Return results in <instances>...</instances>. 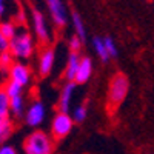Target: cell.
Listing matches in <instances>:
<instances>
[{
  "label": "cell",
  "mask_w": 154,
  "mask_h": 154,
  "mask_svg": "<svg viewBox=\"0 0 154 154\" xmlns=\"http://www.w3.org/2000/svg\"><path fill=\"white\" fill-rule=\"evenodd\" d=\"M9 80V77H8V69H3V68H0V88H3Z\"/></svg>",
  "instance_id": "26"
},
{
  "label": "cell",
  "mask_w": 154,
  "mask_h": 154,
  "mask_svg": "<svg viewBox=\"0 0 154 154\" xmlns=\"http://www.w3.org/2000/svg\"><path fill=\"white\" fill-rule=\"evenodd\" d=\"M56 63V49L54 46H42L37 56V72L40 77H48L53 72Z\"/></svg>",
  "instance_id": "9"
},
{
  "label": "cell",
  "mask_w": 154,
  "mask_h": 154,
  "mask_svg": "<svg viewBox=\"0 0 154 154\" xmlns=\"http://www.w3.org/2000/svg\"><path fill=\"white\" fill-rule=\"evenodd\" d=\"M71 22H72V28H74V34H77L82 40H86V28H85V23L80 17V14L77 11L71 12Z\"/></svg>",
  "instance_id": "15"
},
{
  "label": "cell",
  "mask_w": 154,
  "mask_h": 154,
  "mask_svg": "<svg viewBox=\"0 0 154 154\" xmlns=\"http://www.w3.org/2000/svg\"><path fill=\"white\" fill-rule=\"evenodd\" d=\"M71 117H72L74 123H83L88 117V105L86 103L77 105L74 109H71Z\"/></svg>",
  "instance_id": "19"
},
{
  "label": "cell",
  "mask_w": 154,
  "mask_h": 154,
  "mask_svg": "<svg viewBox=\"0 0 154 154\" xmlns=\"http://www.w3.org/2000/svg\"><path fill=\"white\" fill-rule=\"evenodd\" d=\"M128 93H130V80L125 72L117 71L114 72L109 77V82H108V89H106V105L108 109H114L117 108L119 105H122Z\"/></svg>",
  "instance_id": "3"
},
{
  "label": "cell",
  "mask_w": 154,
  "mask_h": 154,
  "mask_svg": "<svg viewBox=\"0 0 154 154\" xmlns=\"http://www.w3.org/2000/svg\"><path fill=\"white\" fill-rule=\"evenodd\" d=\"M17 29H19V25L16 22H12V20H2L0 22V31H2V34L8 38V40H11V38L16 35Z\"/></svg>",
  "instance_id": "18"
},
{
  "label": "cell",
  "mask_w": 154,
  "mask_h": 154,
  "mask_svg": "<svg viewBox=\"0 0 154 154\" xmlns=\"http://www.w3.org/2000/svg\"><path fill=\"white\" fill-rule=\"evenodd\" d=\"M72 126H74V120L71 117V114L68 112H56L53 120H51V136L54 137L56 142L59 140H63L66 136L71 134L72 131Z\"/></svg>",
  "instance_id": "6"
},
{
  "label": "cell",
  "mask_w": 154,
  "mask_h": 154,
  "mask_svg": "<svg viewBox=\"0 0 154 154\" xmlns=\"http://www.w3.org/2000/svg\"><path fill=\"white\" fill-rule=\"evenodd\" d=\"M93 71H94V65H93V59L89 56H82L80 59V65H79V69H77V74H75V79L74 82L77 85H85L91 80L93 77Z\"/></svg>",
  "instance_id": "11"
},
{
  "label": "cell",
  "mask_w": 154,
  "mask_h": 154,
  "mask_svg": "<svg viewBox=\"0 0 154 154\" xmlns=\"http://www.w3.org/2000/svg\"><path fill=\"white\" fill-rule=\"evenodd\" d=\"M0 68H2V62H0Z\"/></svg>",
  "instance_id": "28"
},
{
  "label": "cell",
  "mask_w": 154,
  "mask_h": 154,
  "mask_svg": "<svg viewBox=\"0 0 154 154\" xmlns=\"http://www.w3.org/2000/svg\"><path fill=\"white\" fill-rule=\"evenodd\" d=\"M12 131H14V123H12V119H6L0 123V145L6 143V140L12 136Z\"/></svg>",
  "instance_id": "17"
},
{
  "label": "cell",
  "mask_w": 154,
  "mask_h": 154,
  "mask_svg": "<svg viewBox=\"0 0 154 154\" xmlns=\"http://www.w3.org/2000/svg\"><path fill=\"white\" fill-rule=\"evenodd\" d=\"M35 37L28 31V28H25V25L19 26L16 35L9 40V53L16 60L26 62L35 54Z\"/></svg>",
  "instance_id": "1"
},
{
  "label": "cell",
  "mask_w": 154,
  "mask_h": 154,
  "mask_svg": "<svg viewBox=\"0 0 154 154\" xmlns=\"http://www.w3.org/2000/svg\"><path fill=\"white\" fill-rule=\"evenodd\" d=\"M8 77L11 82L20 85L22 88H28L32 82V69L25 62H14L8 69Z\"/></svg>",
  "instance_id": "7"
},
{
  "label": "cell",
  "mask_w": 154,
  "mask_h": 154,
  "mask_svg": "<svg viewBox=\"0 0 154 154\" xmlns=\"http://www.w3.org/2000/svg\"><path fill=\"white\" fill-rule=\"evenodd\" d=\"M9 109H11V119L12 120H20L23 119L25 111H26V100L25 96H16L9 99Z\"/></svg>",
  "instance_id": "13"
},
{
  "label": "cell",
  "mask_w": 154,
  "mask_h": 154,
  "mask_svg": "<svg viewBox=\"0 0 154 154\" xmlns=\"http://www.w3.org/2000/svg\"><path fill=\"white\" fill-rule=\"evenodd\" d=\"M6 119H11L9 109V97L5 91V88H0V123Z\"/></svg>",
  "instance_id": "16"
},
{
  "label": "cell",
  "mask_w": 154,
  "mask_h": 154,
  "mask_svg": "<svg viewBox=\"0 0 154 154\" xmlns=\"http://www.w3.org/2000/svg\"><path fill=\"white\" fill-rule=\"evenodd\" d=\"M31 23H32V31L37 43L40 46H48L53 42V32L49 31V25L45 17V14L35 6L31 8Z\"/></svg>",
  "instance_id": "4"
},
{
  "label": "cell",
  "mask_w": 154,
  "mask_h": 154,
  "mask_svg": "<svg viewBox=\"0 0 154 154\" xmlns=\"http://www.w3.org/2000/svg\"><path fill=\"white\" fill-rule=\"evenodd\" d=\"M8 49H9V40L2 34V31H0V53L8 51Z\"/></svg>",
  "instance_id": "25"
},
{
  "label": "cell",
  "mask_w": 154,
  "mask_h": 154,
  "mask_svg": "<svg viewBox=\"0 0 154 154\" xmlns=\"http://www.w3.org/2000/svg\"><path fill=\"white\" fill-rule=\"evenodd\" d=\"M6 14V0H0V19H3Z\"/></svg>",
  "instance_id": "27"
},
{
  "label": "cell",
  "mask_w": 154,
  "mask_h": 154,
  "mask_svg": "<svg viewBox=\"0 0 154 154\" xmlns=\"http://www.w3.org/2000/svg\"><path fill=\"white\" fill-rule=\"evenodd\" d=\"M49 17L57 29H63L68 25V9L63 0H45Z\"/></svg>",
  "instance_id": "8"
},
{
  "label": "cell",
  "mask_w": 154,
  "mask_h": 154,
  "mask_svg": "<svg viewBox=\"0 0 154 154\" xmlns=\"http://www.w3.org/2000/svg\"><path fill=\"white\" fill-rule=\"evenodd\" d=\"M83 40L77 35V34H72L69 38H68V49L69 51H75V53H80L82 48H83Z\"/></svg>",
  "instance_id": "21"
},
{
  "label": "cell",
  "mask_w": 154,
  "mask_h": 154,
  "mask_svg": "<svg viewBox=\"0 0 154 154\" xmlns=\"http://www.w3.org/2000/svg\"><path fill=\"white\" fill-rule=\"evenodd\" d=\"M103 43H105V46H106V51H108V54H109L111 59H116V57L119 56L117 45H116V42H114L112 37H109V35L103 37Z\"/></svg>",
  "instance_id": "22"
},
{
  "label": "cell",
  "mask_w": 154,
  "mask_h": 154,
  "mask_svg": "<svg viewBox=\"0 0 154 154\" xmlns=\"http://www.w3.org/2000/svg\"><path fill=\"white\" fill-rule=\"evenodd\" d=\"M14 56H12L9 53V49L8 51H3V53H0V62H2V68L3 69H9V66L14 63Z\"/></svg>",
  "instance_id": "23"
},
{
  "label": "cell",
  "mask_w": 154,
  "mask_h": 154,
  "mask_svg": "<svg viewBox=\"0 0 154 154\" xmlns=\"http://www.w3.org/2000/svg\"><path fill=\"white\" fill-rule=\"evenodd\" d=\"M3 88H5V91H6V94H8L9 99H11V97H16V96H20V94H23V91H25V88H22L20 85L11 82V80H8V83H6Z\"/></svg>",
  "instance_id": "20"
},
{
  "label": "cell",
  "mask_w": 154,
  "mask_h": 154,
  "mask_svg": "<svg viewBox=\"0 0 154 154\" xmlns=\"http://www.w3.org/2000/svg\"><path fill=\"white\" fill-rule=\"evenodd\" d=\"M0 154H19V151L16 149V146L3 143V145H0Z\"/></svg>",
  "instance_id": "24"
},
{
  "label": "cell",
  "mask_w": 154,
  "mask_h": 154,
  "mask_svg": "<svg viewBox=\"0 0 154 154\" xmlns=\"http://www.w3.org/2000/svg\"><path fill=\"white\" fill-rule=\"evenodd\" d=\"M91 45H93V49L96 51V54L99 56V59H100L102 62H103V63H108L111 57H109L108 51H106V46H105V43H103V38L99 37V35L93 37Z\"/></svg>",
  "instance_id": "14"
},
{
  "label": "cell",
  "mask_w": 154,
  "mask_h": 154,
  "mask_svg": "<svg viewBox=\"0 0 154 154\" xmlns=\"http://www.w3.org/2000/svg\"><path fill=\"white\" fill-rule=\"evenodd\" d=\"M75 88H77L75 82H65V85H62L59 99H57V111L59 112L71 114V100L75 93Z\"/></svg>",
  "instance_id": "10"
},
{
  "label": "cell",
  "mask_w": 154,
  "mask_h": 154,
  "mask_svg": "<svg viewBox=\"0 0 154 154\" xmlns=\"http://www.w3.org/2000/svg\"><path fill=\"white\" fill-rule=\"evenodd\" d=\"M80 53H75V51H69L68 59H66V66H65V80L66 82H74L77 69L80 65Z\"/></svg>",
  "instance_id": "12"
},
{
  "label": "cell",
  "mask_w": 154,
  "mask_h": 154,
  "mask_svg": "<svg viewBox=\"0 0 154 154\" xmlns=\"http://www.w3.org/2000/svg\"><path fill=\"white\" fill-rule=\"evenodd\" d=\"M25 154H56V140L43 130H34L23 139Z\"/></svg>",
  "instance_id": "2"
},
{
  "label": "cell",
  "mask_w": 154,
  "mask_h": 154,
  "mask_svg": "<svg viewBox=\"0 0 154 154\" xmlns=\"http://www.w3.org/2000/svg\"><path fill=\"white\" fill-rule=\"evenodd\" d=\"M45 119H46V105L38 97L32 99L31 103L26 106V111H25V116H23V122L26 123V126L37 130L38 126L43 125Z\"/></svg>",
  "instance_id": "5"
}]
</instances>
